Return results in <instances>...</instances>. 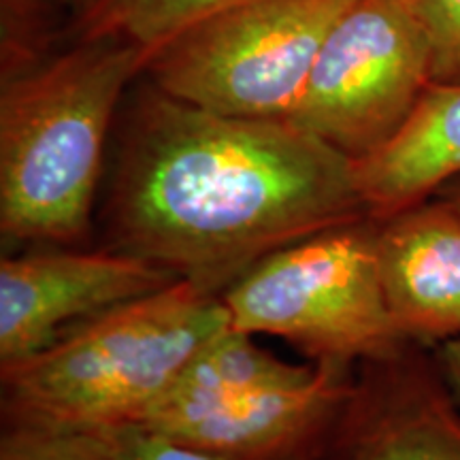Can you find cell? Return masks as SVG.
<instances>
[{"instance_id": "obj_13", "label": "cell", "mask_w": 460, "mask_h": 460, "mask_svg": "<svg viewBox=\"0 0 460 460\" xmlns=\"http://www.w3.org/2000/svg\"><path fill=\"white\" fill-rule=\"evenodd\" d=\"M237 0H88L79 11L77 39H118L149 54L199 17Z\"/></svg>"}, {"instance_id": "obj_5", "label": "cell", "mask_w": 460, "mask_h": 460, "mask_svg": "<svg viewBox=\"0 0 460 460\" xmlns=\"http://www.w3.org/2000/svg\"><path fill=\"white\" fill-rule=\"evenodd\" d=\"M354 0H237L149 51L172 99L234 118L290 119L326 37Z\"/></svg>"}, {"instance_id": "obj_9", "label": "cell", "mask_w": 460, "mask_h": 460, "mask_svg": "<svg viewBox=\"0 0 460 460\" xmlns=\"http://www.w3.org/2000/svg\"><path fill=\"white\" fill-rule=\"evenodd\" d=\"M358 367L331 460H460V402L429 348Z\"/></svg>"}, {"instance_id": "obj_6", "label": "cell", "mask_w": 460, "mask_h": 460, "mask_svg": "<svg viewBox=\"0 0 460 460\" xmlns=\"http://www.w3.org/2000/svg\"><path fill=\"white\" fill-rule=\"evenodd\" d=\"M430 84L427 34L405 0H354L322 45L290 122L358 163L402 128Z\"/></svg>"}, {"instance_id": "obj_3", "label": "cell", "mask_w": 460, "mask_h": 460, "mask_svg": "<svg viewBox=\"0 0 460 460\" xmlns=\"http://www.w3.org/2000/svg\"><path fill=\"white\" fill-rule=\"evenodd\" d=\"M228 326L222 296L172 281L75 326L32 358L0 367L3 422L111 433L139 427Z\"/></svg>"}, {"instance_id": "obj_2", "label": "cell", "mask_w": 460, "mask_h": 460, "mask_svg": "<svg viewBox=\"0 0 460 460\" xmlns=\"http://www.w3.org/2000/svg\"><path fill=\"white\" fill-rule=\"evenodd\" d=\"M139 45L77 39L4 75L0 90V233L13 243L71 245L92 226L115 113L146 68Z\"/></svg>"}, {"instance_id": "obj_15", "label": "cell", "mask_w": 460, "mask_h": 460, "mask_svg": "<svg viewBox=\"0 0 460 460\" xmlns=\"http://www.w3.org/2000/svg\"><path fill=\"white\" fill-rule=\"evenodd\" d=\"M427 34L430 82L460 85V0H405Z\"/></svg>"}, {"instance_id": "obj_16", "label": "cell", "mask_w": 460, "mask_h": 460, "mask_svg": "<svg viewBox=\"0 0 460 460\" xmlns=\"http://www.w3.org/2000/svg\"><path fill=\"white\" fill-rule=\"evenodd\" d=\"M122 435L126 447H128L135 460H217L214 456H207L203 452L190 450L186 446L172 444L163 437L146 433L139 429L118 430Z\"/></svg>"}, {"instance_id": "obj_11", "label": "cell", "mask_w": 460, "mask_h": 460, "mask_svg": "<svg viewBox=\"0 0 460 460\" xmlns=\"http://www.w3.org/2000/svg\"><path fill=\"white\" fill-rule=\"evenodd\" d=\"M460 175V85L430 84L402 128L356 163V183L371 217H388L433 199Z\"/></svg>"}, {"instance_id": "obj_14", "label": "cell", "mask_w": 460, "mask_h": 460, "mask_svg": "<svg viewBox=\"0 0 460 460\" xmlns=\"http://www.w3.org/2000/svg\"><path fill=\"white\" fill-rule=\"evenodd\" d=\"M0 460H135L111 430L3 422Z\"/></svg>"}, {"instance_id": "obj_8", "label": "cell", "mask_w": 460, "mask_h": 460, "mask_svg": "<svg viewBox=\"0 0 460 460\" xmlns=\"http://www.w3.org/2000/svg\"><path fill=\"white\" fill-rule=\"evenodd\" d=\"M171 271L113 250H39L0 262V367L32 358L75 326L154 295Z\"/></svg>"}, {"instance_id": "obj_12", "label": "cell", "mask_w": 460, "mask_h": 460, "mask_svg": "<svg viewBox=\"0 0 460 460\" xmlns=\"http://www.w3.org/2000/svg\"><path fill=\"white\" fill-rule=\"evenodd\" d=\"M314 367L315 362L314 365H292L273 354L271 349L258 345L256 335L228 326L190 362L180 382L152 410L209 405V402L230 399V396L296 382L309 376Z\"/></svg>"}, {"instance_id": "obj_17", "label": "cell", "mask_w": 460, "mask_h": 460, "mask_svg": "<svg viewBox=\"0 0 460 460\" xmlns=\"http://www.w3.org/2000/svg\"><path fill=\"white\" fill-rule=\"evenodd\" d=\"M435 358L439 362V369L444 373V379L454 394V399L460 402V337L437 345Z\"/></svg>"}, {"instance_id": "obj_10", "label": "cell", "mask_w": 460, "mask_h": 460, "mask_svg": "<svg viewBox=\"0 0 460 460\" xmlns=\"http://www.w3.org/2000/svg\"><path fill=\"white\" fill-rule=\"evenodd\" d=\"M377 261L388 309L407 343L430 349L460 337L456 207L433 197L377 220Z\"/></svg>"}, {"instance_id": "obj_1", "label": "cell", "mask_w": 460, "mask_h": 460, "mask_svg": "<svg viewBox=\"0 0 460 460\" xmlns=\"http://www.w3.org/2000/svg\"><path fill=\"white\" fill-rule=\"evenodd\" d=\"M105 216L113 250L222 296L267 256L369 214L356 163L320 137L146 82L124 115Z\"/></svg>"}, {"instance_id": "obj_19", "label": "cell", "mask_w": 460, "mask_h": 460, "mask_svg": "<svg viewBox=\"0 0 460 460\" xmlns=\"http://www.w3.org/2000/svg\"><path fill=\"white\" fill-rule=\"evenodd\" d=\"M56 3H66V0H56ZM85 3H88V0H85ZM85 3H84V4H85Z\"/></svg>"}, {"instance_id": "obj_4", "label": "cell", "mask_w": 460, "mask_h": 460, "mask_svg": "<svg viewBox=\"0 0 460 460\" xmlns=\"http://www.w3.org/2000/svg\"><path fill=\"white\" fill-rule=\"evenodd\" d=\"M222 298L233 329L278 337L312 362L358 367L411 345L388 309L371 216L275 252Z\"/></svg>"}, {"instance_id": "obj_7", "label": "cell", "mask_w": 460, "mask_h": 460, "mask_svg": "<svg viewBox=\"0 0 460 460\" xmlns=\"http://www.w3.org/2000/svg\"><path fill=\"white\" fill-rule=\"evenodd\" d=\"M356 384V365L315 362L296 382L209 405L156 407L135 429L217 460H331Z\"/></svg>"}, {"instance_id": "obj_18", "label": "cell", "mask_w": 460, "mask_h": 460, "mask_svg": "<svg viewBox=\"0 0 460 460\" xmlns=\"http://www.w3.org/2000/svg\"><path fill=\"white\" fill-rule=\"evenodd\" d=\"M435 197L441 199L447 205L456 207V209L460 211V175H456V177H454V180L447 181L446 186L435 194Z\"/></svg>"}]
</instances>
